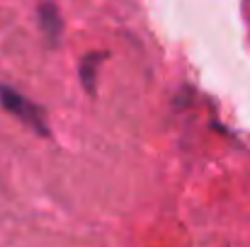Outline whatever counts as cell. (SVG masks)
Returning <instances> with one entry per match:
<instances>
[{
  "instance_id": "obj_1",
  "label": "cell",
  "mask_w": 250,
  "mask_h": 247,
  "mask_svg": "<svg viewBox=\"0 0 250 247\" xmlns=\"http://www.w3.org/2000/svg\"><path fill=\"white\" fill-rule=\"evenodd\" d=\"M0 104L15 116L20 119L24 126H29L34 133L39 136H49V124H46V114L42 107H37L32 99H27L22 92L7 87V85H0Z\"/></svg>"
},
{
  "instance_id": "obj_2",
  "label": "cell",
  "mask_w": 250,
  "mask_h": 247,
  "mask_svg": "<svg viewBox=\"0 0 250 247\" xmlns=\"http://www.w3.org/2000/svg\"><path fill=\"white\" fill-rule=\"evenodd\" d=\"M39 27H42V32L46 34V39H49L51 44H56V41L61 39L63 22H61L59 7H56L51 0H46V2L39 5Z\"/></svg>"
},
{
  "instance_id": "obj_3",
  "label": "cell",
  "mask_w": 250,
  "mask_h": 247,
  "mask_svg": "<svg viewBox=\"0 0 250 247\" xmlns=\"http://www.w3.org/2000/svg\"><path fill=\"white\" fill-rule=\"evenodd\" d=\"M104 61V54H97V51H92V54H87L83 61H81V80H83L85 90L90 92V95H95V78H97V71H100V63Z\"/></svg>"
}]
</instances>
